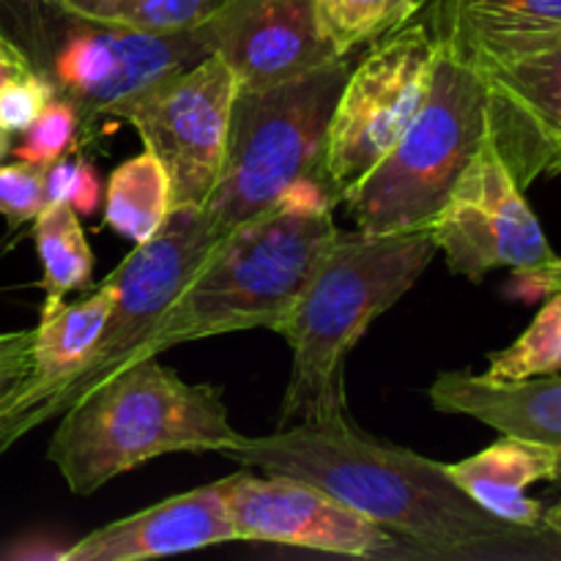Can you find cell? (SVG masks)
Wrapping results in <instances>:
<instances>
[{"label":"cell","mask_w":561,"mask_h":561,"mask_svg":"<svg viewBox=\"0 0 561 561\" xmlns=\"http://www.w3.org/2000/svg\"><path fill=\"white\" fill-rule=\"evenodd\" d=\"M25 71H31V60L25 58V53L5 36H0V85L11 77L25 75Z\"/></svg>","instance_id":"obj_28"},{"label":"cell","mask_w":561,"mask_h":561,"mask_svg":"<svg viewBox=\"0 0 561 561\" xmlns=\"http://www.w3.org/2000/svg\"><path fill=\"white\" fill-rule=\"evenodd\" d=\"M58 420L47 458L82 499L162 455H222L241 438L217 387L186 383L157 356L121 367Z\"/></svg>","instance_id":"obj_4"},{"label":"cell","mask_w":561,"mask_h":561,"mask_svg":"<svg viewBox=\"0 0 561 561\" xmlns=\"http://www.w3.org/2000/svg\"><path fill=\"white\" fill-rule=\"evenodd\" d=\"M485 137L480 71L438 42L431 93L422 110L340 203L359 233L425 230Z\"/></svg>","instance_id":"obj_5"},{"label":"cell","mask_w":561,"mask_h":561,"mask_svg":"<svg viewBox=\"0 0 561 561\" xmlns=\"http://www.w3.org/2000/svg\"><path fill=\"white\" fill-rule=\"evenodd\" d=\"M447 474L496 518L515 526H542L546 507L526 491L535 482L559 480V453L548 444L502 433L482 453L447 466Z\"/></svg>","instance_id":"obj_17"},{"label":"cell","mask_w":561,"mask_h":561,"mask_svg":"<svg viewBox=\"0 0 561 561\" xmlns=\"http://www.w3.org/2000/svg\"><path fill=\"white\" fill-rule=\"evenodd\" d=\"M239 540L222 480L179 493L91 531L58 553L64 561H140Z\"/></svg>","instance_id":"obj_14"},{"label":"cell","mask_w":561,"mask_h":561,"mask_svg":"<svg viewBox=\"0 0 561 561\" xmlns=\"http://www.w3.org/2000/svg\"><path fill=\"white\" fill-rule=\"evenodd\" d=\"M420 14L477 71L529 58L561 38V0H425Z\"/></svg>","instance_id":"obj_15"},{"label":"cell","mask_w":561,"mask_h":561,"mask_svg":"<svg viewBox=\"0 0 561 561\" xmlns=\"http://www.w3.org/2000/svg\"><path fill=\"white\" fill-rule=\"evenodd\" d=\"M53 96V82L42 80L33 69L5 80L0 85V131L22 135Z\"/></svg>","instance_id":"obj_25"},{"label":"cell","mask_w":561,"mask_h":561,"mask_svg":"<svg viewBox=\"0 0 561 561\" xmlns=\"http://www.w3.org/2000/svg\"><path fill=\"white\" fill-rule=\"evenodd\" d=\"M173 211V190L164 164L151 148L126 159L110 173L104 190V225L124 239L142 244Z\"/></svg>","instance_id":"obj_18"},{"label":"cell","mask_w":561,"mask_h":561,"mask_svg":"<svg viewBox=\"0 0 561 561\" xmlns=\"http://www.w3.org/2000/svg\"><path fill=\"white\" fill-rule=\"evenodd\" d=\"M53 60V91L75 107L82 131L91 135L96 121L115 104L175 71L206 58L208 47L195 31L148 33L121 25L77 20Z\"/></svg>","instance_id":"obj_10"},{"label":"cell","mask_w":561,"mask_h":561,"mask_svg":"<svg viewBox=\"0 0 561 561\" xmlns=\"http://www.w3.org/2000/svg\"><path fill=\"white\" fill-rule=\"evenodd\" d=\"M239 80L219 55L162 77L115 104L107 118L135 126L164 164L175 206H203L222 170Z\"/></svg>","instance_id":"obj_8"},{"label":"cell","mask_w":561,"mask_h":561,"mask_svg":"<svg viewBox=\"0 0 561 561\" xmlns=\"http://www.w3.org/2000/svg\"><path fill=\"white\" fill-rule=\"evenodd\" d=\"M524 296H546L548 290L561 288V257L546 263L540 268H529V272H515Z\"/></svg>","instance_id":"obj_27"},{"label":"cell","mask_w":561,"mask_h":561,"mask_svg":"<svg viewBox=\"0 0 561 561\" xmlns=\"http://www.w3.org/2000/svg\"><path fill=\"white\" fill-rule=\"evenodd\" d=\"M197 33L239 88L277 85L343 58L323 36L312 0H222Z\"/></svg>","instance_id":"obj_12"},{"label":"cell","mask_w":561,"mask_h":561,"mask_svg":"<svg viewBox=\"0 0 561 561\" xmlns=\"http://www.w3.org/2000/svg\"><path fill=\"white\" fill-rule=\"evenodd\" d=\"M225 502L241 542L310 548L376 561L409 559L403 542L321 488L288 474L244 469L222 480Z\"/></svg>","instance_id":"obj_11"},{"label":"cell","mask_w":561,"mask_h":561,"mask_svg":"<svg viewBox=\"0 0 561 561\" xmlns=\"http://www.w3.org/2000/svg\"><path fill=\"white\" fill-rule=\"evenodd\" d=\"M27 356H31V354H27ZM27 356H25V359L5 362V365H0V394H3L5 389H9L11 383H14L16 378L22 376V373H25V367H27Z\"/></svg>","instance_id":"obj_30"},{"label":"cell","mask_w":561,"mask_h":561,"mask_svg":"<svg viewBox=\"0 0 561 561\" xmlns=\"http://www.w3.org/2000/svg\"><path fill=\"white\" fill-rule=\"evenodd\" d=\"M33 244L44 266V310L64 305L75 290L85 288L93 272V252L82 230L80 214L71 203H47L33 219Z\"/></svg>","instance_id":"obj_19"},{"label":"cell","mask_w":561,"mask_h":561,"mask_svg":"<svg viewBox=\"0 0 561 561\" xmlns=\"http://www.w3.org/2000/svg\"><path fill=\"white\" fill-rule=\"evenodd\" d=\"M436 255L427 230L337 233L277 327L294 354L277 427L351 422L345 359L370 323L414 288Z\"/></svg>","instance_id":"obj_3"},{"label":"cell","mask_w":561,"mask_h":561,"mask_svg":"<svg viewBox=\"0 0 561 561\" xmlns=\"http://www.w3.org/2000/svg\"><path fill=\"white\" fill-rule=\"evenodd\" d=\"M351 66L348 55L277 85L239 88L222 170L203 203L217 239L268 211L301 179L323 173L329 118Z\"/></svg>","instance_id":"obj_6"},{"label":"cell","mask_w":561,"mask_h":561,"mask_svg":"<svg viewBox=\"0 0 561 561\" xmlns=\"http://www.w3.org/2000/svg\"><path fill=\"white\" fill-rule=\"evenodd\" d=\"M488 140L520 190L561 173V38L542 53L480 71Z\"/></svg>","instance_id":"obj_13"},{"label":"cell","mask_w":561,"mask_h":561,"mask_svg":"<svg viewBox=\"0 0 561 561\" xmlns=\"http://www.w3.org/2000/svg\"><path fill=\"white\" fill-rule=\"evenodd\" d=\"M11 137L14 135H9V131H0V159L9 157L11 153Z\"/></svg>","instance_id":"obj_32"},{"label":"cell","mask_w":561,"mask_h":561,"mask_svg":"<svg viewBox=\"0 0 561 561\" xmlns=\"http://www.w3.org/2000/svg\"><path fill=\"white\" fill-rule=\"evenodd\" d=\"M222 458L261 474H288L398 537L409 559L540 561L561 559V535L515 526L482 510L455 485L447 463L365 436L354 422L290 425L272 436H241Z\"/></svg>","instance_id":"obj_1"},{"label":"cell","mask_w":561,"mask_h":561,"mask_svg":"<svg viewBox=\"0 0 561 561\" xmlns=\"http://www.w3.org/2000/svg\"><path fill=\"white\" fill-rule=\"evenodd\" d=\"M312 5L323 36L343 58L409 25L422 11V0H312Z\"/></svg>","instance_id":"obj_21"},{"label":"cell","mask_w":561,"mask_h":561,"mask_svg":"<svg viewBox=\"0 0 561 561\" xmlns=\"http://www.w3.org/2000/svg\"><path fill=\"white\" fill-rule=\"evenodd\" d=\"M31 343H33V329H27V332L0 334V365L25 359V356L31 354Z\"/></svg>","instance_id":"obj_29"},{"label":"cell","mask_w":561,"mask_h":561,"mask_svg":"<svg viewBox=\"0 0 561 561\" xmlns=\"http://www.w3.org/2000/svg\"><path fill=\"white\" fill-rule=\"evenodd\" d=\"M553 373H561V288L548 290L546 305L515 343L488 354L485 376L493 381H526Z\"/></svg>","instance_id":"obj_22"},{"label":"cell","mask_w":561,"mask_h":561,"mask_svg":"<svg viewBox=\"0 0 561 561\" xmlns=\"http://www.w3.org/2000/svg\"><path fill=\"white\" fill-rule=\"evenodd\" d=\"M58 201L71 203L82 217L96 211L102 203V184L91 162L60 157L53 168H47V203Z\"/></svg>","instance_id":"obj_26"},{"label":"cell","mask_w":561,"mask_h":561,"mask_svg":"<svg viewBox=\"0 0 561 561\" xmlns=\"http://www.w3.org/2000/svg\"><path fill=\"white\" fill-rule=\"evenodd\" d=\"M422 3H425V0H422Z\"/></svg>","instance_id":"obj_33"},{"label":"cell","mask_w":561,"mask_h":561,"mask_svg":"<svg viewBox=\"0 0 561 561\" xmlns=\"http://www.w3.org/2000/svg\"><path fill=\"white\" fill-rule=\"evenodd\" d=\"M71 20L121 25L148 33L195 31L222 0H44Z\"/></svg>","instance_id":"obj_20"},{"label":"cell","mask_w":561,"mask_h":561,"mask_svg":"<svg viewBox=\"0 0 561 561\" xmlns=\"http://www.w3.org/2000/svg\"><path fill=\"white\" fill-rule=\"evenodd\" d=\"M438 38L422 20H411L370 44L343 82L327 142L323 173L343 201L373 164L400 140L431 93Z\"/></svg>","instance_id":"obj_7"},{"label":"cell","mask_w":561,"mask_h":561,"mask_svg":"<svg viewBox=\"0 0 561 561\" xmlns=\"http://www.w3.org/2000/svg\"><path fill=\"white\" fill-rule=\"evenodd\" d=\"M47 206V170L16 159L0 164V217L11 230L33 222Z\"/></svg>","instance_id":"obj_24"},{"label":"cell","mask_w":561,"mask_h":561,"mask_svg":"<svg viewBox=\"0 0 561 561\" xmlns=\"http://www.w3.org/2000/svg\"><path fill=\"white\" fill-rule=\"evenodd\" d=\"M337 203L327 173L307 175L268 211L222 236L129 362L244 329L277 332L337 239Z\"/></svg>","instance_id":"obj_2"},{"label":"cell","mask_w":561,"mask_h":561,"mask_svg":"<svg viewBox=\"0 0 561 561\" xmlns=\"http://www.w3.org/2000/svg\"><path fill=\"white\" fill-rule=\"evenodd\" d=\"M433 409L442 414L471 416L504 436L548 444L559 453L561 480V376L526 381H493L485 373H442L427 389Z\"/></svg>","instance_id":"obj_16"},{"label":"cell","mask_w":561,"mask_h":561,"mask_svg":"<svg viewBox=\"0 0 561 561\" xmlns=\"http://www.w3.org/2000/svg\"><path fill=\"white\" fill-rule=\"evenodd\" d=\"M75 148H80V121L75 107L60 96H53L38 118L22 131V142L11 148V153L20 162L47 170Z\"/></svg>","instance_id":"obj_23"},{"label":"cell","mask_w":561,"mask_h":561,"mask_svg":"<svg viewBox=\"0 0 561 561\" xmlns=\"http://www.w3.org/2000/svg\"><path fill=\"white\" fill-rule=\"evenodd\" d=\"M542 524H546L548 529L559 531V535H561V499L557 504H553V507H548L546 513H542Z\"/></svg>","instance_id":"obj_31"},{"label":"cell","mask_w":561,"mask_h":561,"mask_svg":"<svg viewBox=\"0 0 561 561\" xmlns=\"http://www.w3.org/2000/svg\"><path fill=\"white\" fill-rule=\"evenodd\" d=\"M425 230L449 272L471 283L496 268L529 272L559 257L488 137Z\"/></svg>","instance_id":"obj_9"}]
</instances>
